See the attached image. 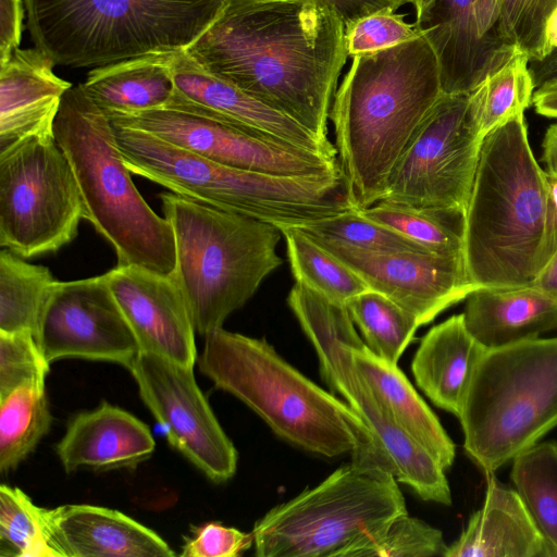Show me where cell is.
Instances as JSON below:
<instances>
[{
    "instance_id": "1",
    "label": "cell",
    "mask_w": 557,
    "mask_h": 557,
    "mask_svg": "<svg viewBox=\"0 0 557 557\" xmlns=\"http://www.w3.org/2000/svg\"><path fill=\"white\" fill-rule=\"evenodd\" d=\"M215 76L290 117L323 145L348 58L345 25L329 7L300 0H225L185 50Z\"/></svg>"
},
{
    "instance_id": "2",
    "label": "cell",
    "mask_w": 557,
    "mask_h": 557,
    "mask_svg": "<svg viewBox=\"0 0 557 557\" xmlns=\"http://www.w3.org/2000/svg\"><path fill=\"white\" fill-rule=\"evenodd\" d=\"M443 94L437 58L422 34L352 57L335 91L330 121L355 209L382 199L406 145Z\"/></svg>"
},
{
    "instance_id": "3",
    "label": "cell",
    "mask_w": 557,
    "mask_h": 557,
    "mask_svg": "<svg viewBox=\"0 0 557 557\" xmlns=\"http://www.w3.org/2000/svg\"><path fill=\"white\" fill-rule=\"evenodd\" d=\"M547 230L546 171L533 154L521 113L482 143L463 233V261L472 284H532L546 262Z\"/></svg>"
},
{
    "instance_id": "4",
    "label": "cell",
    "mask_w": 557,
    "mask_h": 557,
    "mask_svg": "<svg viewBox=\"0 0 557 557\" xmlns=\"http://www.w3.org/2000/svg\"><path fill=\"white\" fill-rule=\"evenodd\" d=\"M198 366L216 388L242 400L299 448L336 457L362 444L376 447L345 401L306 377L265 339L216 329L205 335Z\"/></svg>"
},
{
    "instance_id": "5",
    "label": "cell",
    "mask_w": 557,
    "mask_h": 557,
    "mask_svg": "<svg viewBox=\"0 0 557 557\" xmlns=\"http://www.w3.org/2000/svg\"><path fill=\"white\" fill-rule=\"evenodd\" d=\"M125 165L170 191L275 226L355 209L343 172L290 177L221 164L140 129L113 125Z\"/></svg>"
},
{
    "instance_id": "6",
    "label": "cell",
    "mask_w": 557,
    "mask_h": 557,
    "mask_svg": "<svg viewBox=\"0 0 557 557\" xmlns=\"http://www.w3.org/2000/svg\"><path fill=\"white\" fill-rule=\"evenodd\" d=\"M54 136L74 173L85 219L114 248L117 265L171 274L176 262L173 228L137 190L112 122L82 84L64 94Z\"/></svg>"
},
{
    "instance_id": "7",
    "label": "cell",
    "mask_w": 557,
    "mask_h": 557,
    "mask_svg": "<svg viewBox=\"0 0 557 557\" xmlns=\"http://www.w3.org/2000/svg\"><path fill=\"white\" fill-rule=\"evenodd\" d=\"M225 0H24L35 47L55 65L96 67L186 50Z\"/></svg>"
},
{
    "instance_id": "8",
    "label": "cell",
    "mask_w": 557,
    "mask_h": 557,
    "mask_svg": "<svg viewBox=\"0 0 557 557\" xmlns=\"http://www.w3.org/2000/svg\"><path fill=\"white\" fill-rule=\"evenodd\" d=\"M176 249L177 283L199 334L222 327L234 311L282 265L281 231L271 223L225 211L172 191L161 193Z\"/></svg>"
},
{
    "instance_id": "9",
    "label": "cell",
    "mask_w": 557,
    "mask_h": 557,
    "mask_svg": "<svg viewBox=\"0 0 557 557\" xmlns=\"http://www.w3.org/2000/svg\"><path fill=\"white\" fill-rule=\"evenodd\" d=\"M463 449L494 473L557 426V336L486 349L458 416Z\"/></svg>"
},
{
    "instance_id": "10",
    "label": "cell",
    "mask_w": 557,
    "mask_h": 557,
    "mask_svg": "<svg viewBox=\"0 0 557 557\" xmlns=\"http://www.w3.org/2000/svg\"><path fill=\"white\" fill-rule=\"evenodd\" d=\"M395 476L352 461L314 487L269 510L253 525L258 557H341L406 513Z\"/></svg>"
},
{
    "instance_id": "11",
    "label": "cell",
    "mask_w": 557,
    "mask_h": 557,
    "mask_svg": "<svg viewBox=\"0 0 557 557\" xmlns=\"http://www.w3.org/2000/svg\"><path fill=\"white\" fill-rule=\"evenodd\" d=\"M287 305L311 342L322 380L362 420L397 482L424 500L449 506L451 492L440 462L391 417L356 369L351 348L363 343L346 305L334 302L295 283Z\"/></svg>"
},
{
    "instance_id": "12",
    "label": "cell",
    "mask_w": 557,
    "mask_h": 557,
    "mask_svg": "<svg viewBox=\"0 0 557 557\" xmlns=\"http://www.w3.org/2000/svg\"><path fill=\"white\" fill-rule=\"evenodd\" d=\"M85 219L72 168L54 135L0 152V246L27 259L71 243Z\"/></svg>"
},
{
    "instance_id": "13",
    "label": "cell",
    "mask_w": 557,
    "mask_h": 557,
    "mask_svg": "<svg viewBox=\"0 0 557 557\" xmlns=\"http://www.w3.org/2000/svg\"><path fill=\"white\" fill-rule=\"evenodd\" d=\"M469 94L438 99L393 168L380 201L466 213L483 139Z\"/></svg>"
},
{
    "instance_id": "14",
    "label": "cell",
    "mask_w": 557,
    "mask_h": 557,
    "mask_svg": "<svg viewBox=\"0 0 557 557\" xmlns=\"http://www.w3.org/2000/svg\"><path fill=\"white\" fill-rule=\"evenodd\" d=\"M108 117L113 125L144 131L240 170L290 177L342 172L338 161L201 113L161 108Z\"/></svg>"
},
{
    "instance_id": "15",
    "label": "cell",
    "mask_w": 557,
    "mask_h": 557,
    "mask_svg": "<svg viewBox=\"0 0 557 557\" xmlns=\"http://www.w3.org/2000/svg\"><path fill=\"white\" fill-rule=\"evenodd\" d=\"M128 370L170 445L210 481L232 479L237 450L198 387L193 368L139 351Z\"/></svg>"
},
{
    "instance_id": "16",
    "label": "cell",
    "mask_w": 557,
    "mask_h": 557,
    "mask_svg": "<svg viewBox=\"0 0 557 557\" xmlns=\"http://www.w3.org/2000/svg\"><path fill=\"white\" fill-rule=\"evenodd\" d=\"M35 339L49 363L66 358L108 361L129 368L139 352L107 274L55 281Z\"/></svg>"
},
{
    "instance_id": "17",
    "label": "cell",
    "mask_w": 557,
    "mask_h": 557,
    "mask_svg": "<svg viewBox=\"0 0 557 557\" xmlns=\"http://www.w3.org/2000/svg\"><path fill=\"white\" fill-rule=\"evenodd\" d=\"M313 238L352 269L369 289L412 313L420 326L478 289L462 257L429 251H364Z\"/></svg>"
},
{
    "instance_id": "18",
    "label": "cell",
    "mask_w": 557,
    "mask_h": 557,
    "mask_svg": "<svg viewBox=\"0 0 557 557\" xmlns=\"http://www.w3.org/2000/svg\"><path fill=\"white\" fill-rule=\"evenodd\" d=\"M106 274L139 351L194 368L196 331L172 274L138 265H116Z\"/></svg>"
},
{
    "instance_id": "19",
    "label": "cell",
    "mask_w": 557,
    "mask_h": 557,
    "mask_svg": "<svg viewBox=\"0 0 557 557\" xmlns=\"http://www.w3.org/2000/svg\"><path fill=\"white\" fill-rule=\"evenodd\" d=\"M174 94L164 108L206 114L337 160L336 148L323 145L290 117L215 76L185 50L172 55Z\"/></svg>"
},
{
    "instance_id": "20",
    "label": "cell",
    "mask_w": 557,
    "mask_h": 557,
    "mask_svg": "<svg viewBox=\"0 0 557 557\" xmlns=\"http://www.w3.org/2000/svg\"><path fill=\"white\" fill-rule=\"evenodd\" d=\"M475 0H434L416 25L435 52L445 95L470 94L519 52L506 41L483 36Z\"/></svg>"
},
{
    "instance_id": "21",
    "label": "cell",
    "mask_w": 557,
    "mask_h": 557,
    "mask_svg": "<svg viewBox=\"0 0 557 557\" xmlns=\"http://www.w3.org/2000/svg\"><path fill=\"white\" fill-rule=\"evenodd\" d=\"M54 65L36 47L15 49L0 65V152L30 137L54 135L62 98L73 87Z\"/></svg>"
},
{
    "instance_id": "22",
    "label": "cell",
    "mask_w": 557,
    "mask_h": 557,
    "mask_svg": "<svg viewBox=\"0 0 557 557\" xmlns=\"http://www.w3.org/2000/svg\"><path fill=\"white\" fill-rule=\"evenodd\" d=\"M156 443L148 426L103 400L71 417L54 449L66 473L79 469H134L151 457Z\"/></svg>"
},
{
    "instance_id": "23",
    "label": "cell",
    "mask_w": 557,
    "mask_h": 557,
    "mask_svg": "<svg viewBox=\"0 0 557 557\" xmlns=\"http://www.w3.org/2000/svg\"><path fill=\"white\" fill-rule=\"evenodd\" d=\"M59 557H173L156 532L121 511L92 505L44 508Z\"/></svg>"
},
{
    "instance_id": "24",
    "label": "cell",
    "mask_w": 557,
    "mask_h": 557,
    "mask_svg": "<svg viewBox=\"0 0 557 557\" xmlns=\"http://www.w3.org/2000/svg\"><path fill=\"white\" fill-rule=\"evenodd\" d=\"M484 500L444 557H550L515 488L486 474Z\"/></svg>"
},
{
    "instance_id": "25",
    "label": "cell",
    "mask_w": 557,
    "mask_h": 557,
    "mask_svg": "<svg viewBox=\"0 0 557 557\" xmlns=\"http://www.w3.org/2000/svg\"><path fill=\"white\" fill-rule=\"evenodd\" d=\"M465 300V324L486 349L557 331V300L532 284L517 288H478Z\"/></svg>"
},
{
    "instance_id": "26",
    "label": "cell",
    "mask_w": 557,
    "mask_h": 557,
    "mask_svg": "<svg viewBox=\"0 0 557 557\" xmlns=\"http://www.w3.org/2000/svg\"><path fill=\"white\" fill-rule=\"evenodd\" d=\"M486 351L468 331L462 313L433 326L421 339L411 371L419 388L438 408L455 414Z\"/></svg>"
},
{
    "instance_id": "27",
    "label": "cell",
    "mask_w": 557,
    "mask_h": 557,
    "mask_svg": "<svg viewBox=\"0 0 557 557\" xmlns=\"http://www.w3.org/2000/svg\"><path fill=\"white\" fill-rule=\"evenodd\" d=\"M351 357L393 420L445 470L450 468L456 456L454 442L397 364L373 354L364 342L351 348Z\"/></svg>"
},
{
    "instance_id": "28",
    "label": "cell",
    "mask_w": 557,
    "mask_h": 557,
    "mask_svg": "<svg viewBox=\"0 0 557 557\" xmlns=\"http://www.w3.org/2000/svg\"><path fill=\"white\" fill-rule=\"evenodd\" d=\"M173 53H149L92 67L82 84L109 116L164 108L174 94Z\"/></svg>"
},
{
    "instance_id": "29",
    "label": "cell",
    "mask_w": 557,
    "mask_h": 557,
    "mask_svg": "<svg viewBox=\"0 0 557 557\" xmlns=\"http://www.w3.org/2000/svg\"><path fill=\"white\" fill-rule=\"evenodd\" d=\"M285 238L292 273L299 283L338 304L369 289L345 262L297 226H276Z\"/></svg>"
},
{
    "instance_id": "30",
    "label": "cell",
    "mask_w": 557,
    "mask_h": 557,
    "mask_svg": "<svg viewBox=\"0 0 557 557\" xmlns=\"http://www.w3.org/2000/svg\"><path fill=\"white\" fill-rule=\"evenodd\" d=\"M510 479L550 557H557V442H543L512 460Z\"/></svg>"
},
{
    "instance_id": "31",
    "label": "cell",
    "mask_w": 557,
    "mask_h": 557,
    "mask_svg": "<svg viewBox=\"0 0 557 557\" xmlns=\"http://www.w3.org/2000/svg\"><path fill=\"white\" fill-rule=\"evenodd\" d=\"M55 278L47 267L32 264L7 248L0 252V332L36 334Z\"/></svg>"
},
{
    "instance_id": "32",
    "label": "cell",
    "mask_w": 557,
    "mask_h": 557,
    "mask_svg": "<svg viewBox=\"0 0 557 557\" xmlns=\"http://www.w3.org/2000/svg\"><path fill=\"white\" fill-rule=\"evenodd\" d=\"M51 423L45 384L26 383L0 397V471L9 472L24 461Z\"/></svg>"
},
{
    "instance_id": "33",
    "label": "cell",
    "mask_w": 557,
    "mask_h": 557,
    "mask_svg": "<svg viewBox=\"0 0 557 557\" xmlns=\"http://www.w3.org/2000/svg\"><path fill=\"white\" fill-rule=\"evenodd\" d=\"M529 62L517 53L469 94V113L482 139L532 103L535 88Z\"/></svg>"
},
{
    "instance_id": "34",
    "label": "cell",
    "mask_w": 557,
    "mask_h": 557,
    "mask_svg": "<svg viewBox=\"0 0 557 557\" xmlns=\"http://www.w3.org/2000/svg\"><path fill=\"white\" fill-rule=\"evenodd\" d=\"M557 0H475L480 32L486 37H503L530 61L545 58L546 25Z\"/></svg>"
},
{
    "instance_id": "35",
    "label": "cell",
    "mask_w": 557,
    "mask_h": 557,
    "mask_svg": "<svg viewBox=\"0 0 557 557\" xmlns=\"http://www.w3.org/2000/svg\"><path fill=\"white\" fill-rule=\"evenodd\" d=\"M358 211L366 218L398 232L426 251L463 258V212L422 209L384 201Z\"/></svg>"
},
{
    "instance_id": "36",
    "label": "cell",
    "mask_w": 557,
    "mask_h": 557,
    "mask_svg": "<svg viewBox=\"0 0 557 557\" xmlns=\"http://www.w3.org/2000/svg\"><path fill=\"white\" fill-rule=\"evenodd\" d=\"M346 306L367 347L383 360L397 364L420 326L416 317L372 289L357 295Z\"/></svg>"
},
{
    "instance_id": "37",
    "label": "cell",
    "mask_w": 557,
    "mask_h": 557,
    "mask_svg": "<svg viewBox=\"0 0 557 557\" xmlns=\"http://www.w3.org/2000/svg\"><path fill=\"white\" fill-rule=\"evenodd\" d=\"M0 557H59L44 508L18 487L0 486Z\"/></svg>"
},
{
    "instance_id": "38",
    "label": "cell",
    "mask_w": 557,
    "mask_h": 557,
    "mask_svg": "<svg viewBox=\"0 0 557 557\" xmlns=\"http://www.w3.org/2000/svg\"><path fill=\"white\" fill-rule=\"evenodd\" d=\"M446 548L441 530L406 512L347 547L341 557H432L444 556Z\"/></svg>"
},
{
    "instance_id": "39",
    "label": "cell",
    "mask_w": 557,
    "mask_h": 557,
    "mask_svg": "<svg viewBox=\"0 0 557 557\" xmlns=\"http://www.w3.org/2000/svg\"><path fill=\"white\" fill-rule=\"evenodd\" d=\"M297 227L315 238L364 251H426L398 232L366 218L357 209L313 220Z\"/></svg>"
},
{
    "instance_id": "40",
    "label": "cell",
    "mask_w": 557,
    "mask_h": 557,
    "mask_svg": "<svg viewBox=\"0 0 557 557\" xmlns=\"http://www.w3.org/2000/svg\"><path fill=\"white\" fill-rule=\"evenodd\" d=\"M49 366L33 333L0 332V397L26 383L45 384Z\"/></svg>"
},
{
    "instance_id": "41",
    "label": "cell",
    "mask_w": 557,
    "mask_h": 557,
    "mask_svg": "<svg viewBox=\"0 0 557 557\" xmlns=\"http://www.w3.org/2000/svg\"><path fill=\"white\" fill-rule=\"evenodd\" d=\"M421 35L396 11L382 10L363 16L345 27L348 57L371 53L409 41Z\"/></svg>"
},
{
    "instance_id": "42",
    "label": "cell",
    "mask_w": 557,
    "mask_h": 557,
    "mask_svg": "<svg viewBox=\"0 0 557 557\" xmlns=\"http://www.w3.org/2000/svg\"><path fill=\"white\" fill-rule=\"evenodd\" d=\"M253 544L252 532L208 522L197 527L185 539L181 556L184 557H238Z\"/></svg>"
},
{
    "instance_id": "43",
    "label": "cell",
    "mask_w": 557,
    "mask_h": 557,
    "mask_svg": "<svg viewBox=\"0 0 557 557\" xmlns=\"http://www.w3.org/2000/svg\"><path fill=\"white\" fill-rule=\"evenodd\" d=\"M24 17V0H0V65L20 47Z\"/></svg>"
},
{
    "instance_id": "44",
    "label": "cell",
    "mask_w": 557,
    "mask_h": 557,
    "mask_svg": "<svg viewBox=\"0 0 557 557\" xmlns=\"http://www.w3.org/2000/svg\"><path fill=\"white\" fill-rule=\"evenodd\" d=\"M322 3L333 10L345 27L357 20L382 10L396 11L409 0H300Z\"/></svg>"
},
{
    "instance_id": "45",
    "label": "cell",
    "mask_w": 557,
    "mask_h": 557,
    "mask_svg": "<svg viewBox=\"0 0 557 557\" xmlns=\"http://www.w3.org/2000/svg\"><path fill=\"white\" fill-rule=\"evenodd\" d=\"M546 180L548 191V230L546 242L547 261L557 248V175L546 171Z\"/></svg>"
},
{
    "instance_id": "46",
    "label": "cell",
    "mask_w": 557,
    "mask_h": 557,
    "mask_svg": "<svg viewBox=\"0 0 557 557\" xmlns=\"http://www.w3.org/2000/svg\"><path fill=\"white\" fill-rule=\"evenodd\" d=\"M529 70L535 90L557 79V49L542 60L530 61Z\"/></svg>"
},
{
    "instance_id": "47",
    "label": "cell",
    "mask_w": 557,
    "mask_h": 557,
    "mask_svg": "<svg viewBox=\"0 0 557 557\" xmlns=\"http://www.w3.org/2000/svg\"><path fill=\"white\" fill-rule=\"evenodd\" d=\"M532 104L536 113L557 119V79L536 89L533 94Z\"/></svg>"
},
{
    "instance_id": "48",
    "label": "cell",
    "mask_w": 557,
    "mask_h": 557,
    "mask_svg": "<svg viewBox=\"0 0 557 557\" xmlns=\"http://www.w3.org/2000/svg\"><path fill=\"white\" fill-rule=\"evenodd\" d=\"M532 285L557 300V248L539 270Z\"/></svg>"
},
{
    "instance_id": "49",
    "label": "cell",
    "mask_w": 557,
    "mask_h": 557,
    "mask_svg": "<svg viewBox=\"0 0 557 557\" xmlns=\"http://www.w3.org/2000/svg\"><path fill=\"white\" fill-rule=\"evenodd\" d=\"M542 149V161L546 166L545 171L557 175V122L546 129Z\"/></svg>"
},
{
    "instance_id": "50",
    "label": "cell",
    "mask_w": 557,
    "mask_h": 557,
    "mask_svg": "<svg viewBox=\"0 0 557 557\" xmlns=\"http://www.w3.org/2000/svg\"><path fill=\"white\" fill-rule=\"evenodd\" d=\"M546 45H547L549 53L553 50L557 49V8L552 12V14L547 21Z\"/></svg>"
},
{
    "instance_id": "51",
    "label": "cell",
    "mask_w": 557,
    "mask_h": 557,
    "mask_svg": "<svg viewBox=\"0 0 557 557\" xmlns=\"http://www.w3.org/2000/svg\"><path fill=\"white\" fill-rule=\"evenodd\" d=\"M434 0H409L413 5L416 12V18L420 17L428 8L433 3Z\"/></svg>"
}]
</instances>
